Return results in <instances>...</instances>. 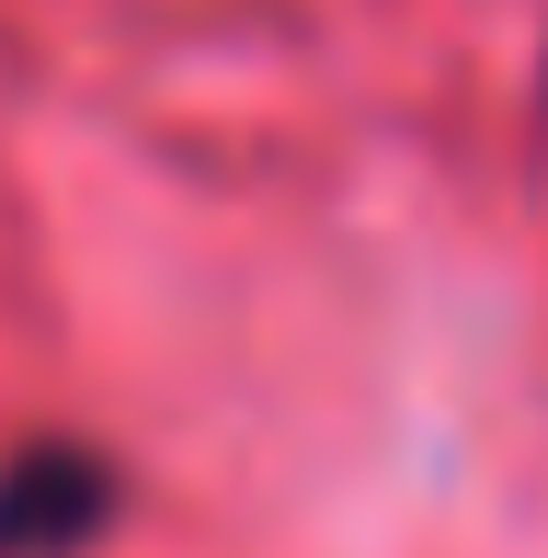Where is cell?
I'll return each instance as SVG.
<instances>
[{
    "label": "cell",
    "mask_w": 548,
    "mask_h": 558,
    "mask_svg": "<svg viewBox=\"0 0 548 558\" xmlns=\"http://www.w3.org/2000/svg\"><path fill=\"white\" fill-rule=\"evenodd\" d=\"M115 524V468L92 445L46 434L0 456V558H81Z\"/></svg>",
    "instance_id": "cell-1"
}]
</instances>
